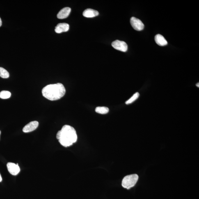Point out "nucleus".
<instances>
[{
	"instance_id": "1",
	"label": "nucleus",
	"mask_w": 199,
	"mask_h": 199,
	"mask_svg": "<svg viewBox=\"0 0 199 199\" xmlns=\"http://www.w3.org/2000/svg\"><path fill=\"white\" fill-rule=\"evenodd\" d=\"M56 138L63 146L70 147L77 141L78 136L75 129L69 125L63 126L57 133Z\"/></svg>"
},
{
	"instance_id": "2",
	"label": "nucleus",
	"mask_w": 199,
	"mask_h": 199,
	"mask_svg": "<svg viewBox=\"0 0 199 199\" xmlns=\"http://www.w3.org/2000/svg\"><path fill=\"white\" fill-rule=\"evenodd\" d=\"M42 95L49 100H58L65 95L66 89L65 87L61 83L47 85L42 89Z\"/></svg>"
},
{
	"instance_id": "3",
	"label": "nucleus",
	"mask_w": 199,
	"mask_h": 199,
	"mask_svg": "<svg viewBox=\"0 0 199 199\" xmlns=\"http://www.w3.org/2000/svg\"><path fill=\"white\" fill-rule=\"evenodd\" d=\"M138 179V175L136 174L126 176L122 179V186L126 189H130L136 185Z\"/></svg>"
},
{
	"instance_id": "4",
	"label": "nucleus",
	"mask_w": 199,
	"mask_h": 199,
	"mask_svg": "<svg viewBox=\"0 0 199 199\" xmlns=\"http://www.w3.org/2000/svg\"><path fill=\"white\" fill-rule=\"evenodd\" d=\"M112 47L114 49L118 50L125 52L127 51L128 45L126 42L118 40L113 42L111 44Z\"/></svg>"
},
{
	"instance_id": "5",
	"label": "nucleus",
	"mask_w": 199,
	"mask_h": 199,
	"mask_svg": "<svg viewBox=\"0 0 199 199\" xmlns=\"http://www.w3.org/2000/svg\"><path fill=\"white\" fill-rule=\"evenodd\" d=\"M130 23L132 27L136 31H141L144 28V25L142 21L136 17H131L130 19Z\"/></svg>"
},
{
	"instance_id": "6",
	"label": "nucleus",
	"mask_w": 199,
	"mask_h": 199,
	"mask_svg": "<svg viewBox=\"0 0 199 199\" xmlns=\"http://www.w3.org/2000/svg\"><path fill=\"white\" fill-rule=\"evenodd\" d=\"M7 167L9 172L13 175H17L20 172V168L18 164L16 165L13 163L9 162L7 163Z\"/></svg>"
},
{
	"instance_id": "7",
	"label": "nucleus",
	"mask_w": 199,
	"mask_h": 199,
	"mask_svg": "<svg viewBox=\"0 0 199 199\" xmlns=\"http://www.w3.org/2000/svg\"><path fill=\"white\" fill-rule=\"evenodd\" d=\"M38 125V122L36 121L30 122L24 126L23 129V132L25 133L32 132L37 128Z\"/></svg>"
},
{
	"instance_id": "8",
	"label": "nucleus",
	"mask_w": 199,
	"mask_h": 199,
	"mask_svg": "<svg viewBox=\"0 0 199 199\" xmlns=\"http://www.w3.org/2000/svg\"><path fill=\"white\" fill-rule=\"evenodd\" d=\"M69 26L66 23H61L57 25L55 28V31L56 33H61L68 31Z\"/></svg>"
},
{
	"instance_id": "9",
	"label": "nucleus",
	"mask_w": 199,
	"mask_h": 199,
	"mask_svg": "<svg viewBox=\"0 0 199 199\" xmlns=\"http://www.w3.org/2000/svg\"><path fill=\"white\" fill-rule=\"evenodd\" d=\"M71 12V9L69 7H65L62 9L59 12L57 17L59 19H63L66 18L69 15Z\"/></svg>"
},
{
	"instance_id": "10",
	"label": "nucleus",
	"mask_w": 199,
	"mask_h": 199,
	"mask_svg": "<svg viewBox=\"0 0 199 199\" xmlns=\"http://www.w3.org/2000/svg\"><path fill=\"white\" fill-rule=\"evenodd\" d=\"M99 15V12L91 9H88L83 12V15L87 18H92L97 16Z\"/></svg>"
},
{
	"instance_id": "11",
	"label": "nucleus",
	"mask_w": 199,
	"mask_h": 199,
	"mask_svg": "<svg viewBox=\"0 0 199 199\" xmlns=\"http://www.w3.org/2000/svg\"><path fill=\"white\" fill-rule=\"evenodd\" d=\"M154 40L156 44L159 46H164L167 45L168 44V42L164 37L160 34L156 35Z\"/></svg>"
},
{
	"instance_id": "12",
	"label": "nucleus",
	"mask_w": 199,
	"mask_h": 199,
	"mask_svg": "<svg viewBox=\"0 0 199 199\" xmlns=\"http://www.w3.org/2000/svg\"><path fill=\"white\" fill-rule=\"evenodd\" d=\"M109 109L106 107H97L95 109V111L98 113L100 114H106L109 112Z\"/></svg>"
},
{
	"instance_id": "13",
	"label": "nucleus",
	"mask_w": 199,
	"mask_h": 199,
	"mask_svg": "<svg viewBox=\"0 0 199 199\" xmlns=\"http://www.w3.org/2000/svg\"><path fill=\"white\" fill-rule=\"evenodd\" d=\"M139 96V93H138V92H136V93H135L134 95L132 96V97L128 100L127 101H126L125 102V104L127 105H128L132 103L136 100Z\"/></svg>"
},
{
	"instance_id": "14",
	"label": "nucleus",
	"mask_w": 199,
	"mask_h": 199,
	"mask_svg": "<svg viewBox=\"0 0 199 199\" xmlns=\"http://www.w3.org/2000/svg\"><path fill=\"white\" fill-rule=\"evenodd\" d=\"M11 93L10 92L3 90L0 92V98L8 99L11 97Z\"/></svg>"
},
{
	"instance_id": "15",
	"label": "nucleus",
	"mask_w": 199,
	"mask_h": 199,
	"mask_svg": "<svg viewBox=\"0 0 199 199\" xmlns=\"http://www.w3.org/2000/svg\"><path fill=\"white\" fill-rule=\"evenodd\" d=\"M0 77L4 79L8 78L9 77V72L6 69L2 67H0Z\"/></svg>"
},
{
	"instance_id": "16",
	"label": "nucleus",
	"mask_w": 199,
	"mask_h": 199,
	"mask_svg": "<svg viewBox=\"0 0 199 199\" xmlns=\"http://www.w3.org/2000/svg\"><path fill=\"white\" fill-rule=\"evenodd\" d=\"M2 20L1 18H0V27L2 26Z\"/></svg>"
},
{
	"instance_id": "17",
	"label": "nucleus",
	"mask_w": 199,
	"mask_h": 199,
	"mask_svg": "<svg viewBox=\"0 0 199 199\" xmlns=\"http://www.w3.org/2000/svg\"><path fill=\"white\" fill-rule=\"evenodd\" d=\"M2 180V178L1 174H0V182H1Z\"/></svg>"
},
{
	"instance_id": "18",
	"label": "nucleus",
	"mask_w": 199,
	"mask_h": 199,
	"mask_svg": "<svg viewBox=\"0 0 199 199\" xmlns=\"http://www.w3.org/2000/svg\"><path fill=\"white\" fill-rule=\"evenodd\" d=\"M196 86L197 87H198V88H199V83H197V84L196 85Z\"/></svg>"
},
{
	"instance_id": "19",
	"label": "nucleus",
	"mask_w": 199,
	"mask_h": 199,
	"mask_svg": "<svg viewBox=\"0 0 199 199\" xmlns=\"http://www.w3.org/2000/svg\"><path fill=\"white\" fill-rule=\"evenodd\" d=\"M1 131H0V136H1Z\"/></svg>"
}]
</instances>
